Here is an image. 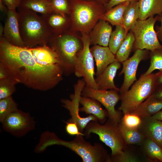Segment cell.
<instances>
[{
  "mask_svg": "<svg viewBox=\"0 0 162 162\" xmlns=\"http://www.w3.org/2000/svg\"><path fill=\"white\" fill-rule=\"evenodd\" d=\"M112 32V27L109 23L100 19L93 28L89 36L90 44L108 46Z\"/></svg>",
  "mask_w": 162,
  "mask_h": 162,
  "instance_id": "cell-18",
  "label": "cell"
},
{
  "mask_svg": "<svg viewBox=\"0 0 162 162\" xmlns=\"http://www.w3.org/2000/svg\"><path fill=\"white\" fill-rule=\"evenodd\" d=\"M155 77L157 86L162 85V70H159L155 74Z\"/></svg>",
  "mask_w": 162,
  "mask_h": 162,
  "instance_id": "cell-41",
  "label": "cell"
},
{
  "mask_svg": "<svg viewBox=\"0 0 162 162\" xmlns=\"http://www.w3.org/2000/svg\"><path fill=\"white\" fill-rule=\"evenodd\" d=\"M16 84L10 79L0 81V99L11 96L16 91Z\"/></svg>",
  "mask_w": 162,
  "mask_h": 162,
  "instance_id": "cell-34",
  "label": "cell"
},
{
  "mask_svg": "<svg viewBox=\"0 0 162 162\" xmlns=\"http://www.w3.org/2000/svg\"><path fill=\"white\" fill-rule=\"evenodd\" d=\"M41 16L52 34H63L62 32L67 24L66 16L53 12L41 15Z\"/></svg>",
  "mask_w": 162,
  "mask_h": 162,
  "instance_id": "cell-22",
  "label": "cell"
},
{
  "mask_svg": "<svg viewBox=\"0 0 162 162\" xmlns=\"http://www.w3.org/2000/svg\"><path fill=\"white\" fill-rule=\"evenodd\" d=\"M141 122V118L139 116L132 113H126L124 114L120 123L128 128L138 129Z\"/></svg>",
  "mask_w": 162,
  "mask_h": 162,
  "instance_id": "cell-33",
  "label": "cell"
},
{
  "mask_svg": "<svg viewBox=\"0 0 162 162\" xmlns=\"http://www.w3.org/2000/svg\"><path fill=\"white\" fill-rule=\"evenodd\" d=\"M4 32V26L2 24L0 25V38L3 36Z\"/></svg>",
  "mask_w": 162,
  "mask_h": 162,
  "instance_id": "cell-46",
  "label": "cell"
},
{
  "mask_svg": "<svg viewBox=\"0 0 162 162\" xmlns=\"http://www.w3.org/2000/svg\"><path fill=\"white\" fill-rule=\"evenodd\" d=\"M65 130L67 133L70 135H82L85 136L84 134L80 131L78 126L75 122L68 121L66 122Z\"/></svg>",
  "mask_w": 162,
  "mask_h": 162,
  "instance_id": "cell-36",
  "label": "cell"
},
{
  "mask_svg": "<svg viewBox=\"0 0 162 162\" xmlns=\"http://www.w3.org/2000/svg\"><path fill=\"white\" fill-rule=\"evenodd\" d=\"M0 11L4 14H7L8 9L2 0H0Z\"/></svg>",
  "mask_w": 162,
  "mask_h": 162,
  "instance_id": "cell-43",
  "label": "cell"
},
{
  "mask_svg": "<svg viewBox=\"0 0 162 162\" xmlns=\"http://www.w3.org/2000/svg\"><path fill=\"white\" fill-rule=\"evenodd\" d=\"M157 86L155 74H142L130 89L120 94L121 103L119 110L123 114L132 112L153 94Z\"/></svg>",
  "mask_w": 162,
  "mask_h": 162,
  "instance_id": "cell-5",
  "label": "cell"
},
{
  "mask_svg": "<svg viewBox=\"0 0 162 162\" xmlns=\"http://www.w3.org/2000/svg\"><path fill=\"white\" fill-rule=\"evenodd\" d=\"M152 95L156 98L162 100V85L157 86Z\"/></svg>",
  "mask_w": 162,
  "mask_h": 162,
  "instance_id": "cell-40",
  "label": "cell"
},
{
  "mask_svg": "<svg viewBox=\"0 0 162 162\" xmlns=\"http://www.w3.org/2000/svg\"><path fill=\"white\" fill-rule=\"evenodd\" d=\"M141 118L142 122L138 129L145 138L152 140L162 148V121L152 116Z\"/></svg>",
  "mask_w": 162,
  "mask_h": 162,
  "instance_id": "cell-15",
  "label": "cell"
},
{
  "mask_svg": "<svg viewBox=\"0 0 162 162\" xmlns=\"http://www.w3.org/2000/svg\"><path fill=\"white\" fill-rule=\"evenodd\" d=\"M146 55L145 50L138 49L131 57L122 63V68L119 75L124 74V77L123 83L119 91L120 94L128 90L137 80L136 74L138 65L144 59Z\"/></svg>",
  "mask_w": 162,
  "mask_h": 162,
  "instance_id": "cell-13",
  "label": "cell"
},
{
  "mask_svg": "<svg viewBox=\"0 0 162 162\" xmlns=\"http://www.w3.org/2000/svg\"><path fill=\"white\" fill-rule=\"evenodd\" d=\"M150 58V65L147 71L143 74L144 75H149L156 70H162V49L151 51Z\"/></svg>",
  "mask_w": 162,
  "mask_h": 162,
  "instance_id": "cell-31",
  "label": "cell"
},
{
  "mask_svg": "<svg viewBox=\"0 0 162 162\" xmlns=\"http://www.w3.org/2000/svg\"><path fill=\"white\" fill-rule=\"evenodd\" d=\"M130 3L124 2L108 10L101 16L100 19L108 22L113 26H123L124 11Z\"/></svg>",
  "mask_w": 162,
  "mask_h": 162,
  "instance_id": "cell-23",
  "label": "cell"
},
{
  "mask_svg": "<svg viewBox=\"0 0 162 162\" xmlns=\"http://www.w3.org/2000/svg\"><path fill=\"white\" fill-rule=\"evenodd\" d=\"M98 2L105 5L110 1V0H94Z\"/></svg>",
  "mask_w": 162,
  "mask_h": 162,
  "instance_id": "cell-45",
  "label": "cell"
},
{
  "mask_svg": "<svg viewBox=\"0 0 162 162\" xmlns=\"http://www.w3.org/2000/svg\"><path fill=\"white\" fill-rule=\"evenodd\" d=\"M139 19L144 20L155 14H162V0H139Z\"/></svg>",
  "mask_w": 162,
  "mask_h": 162,
  "instance_id": "cell-21",
  "label": "cell"
},
{
  "mask_svg": "<svg viewBox=\"0 0 162 162\" xmlns=\"http://www.w3.org/2000/svg\"><path fill=\"white\" fill-rule=\"evenodd\" d=\"M118 92V91L113 89H96L86 85L82 90L81 96L91 98L98 101L105 108L109 118L118 124L122 118L121 111L115 109V106L120 98Z\"/></svg>",
  "mask_w": 162,
  "mask_h": 162,
  "instance_id": "cell-10",
  "label": "cell"
},
{
  "mask_svg": "<svg viewBox=\"0 0 162 162\" xmlns=\"http://www.w3.org/2000/svg\"><path fill=\"white\" fill-rule=\"evenodd\" d=\"M85 86L86 83L83 79L79 80L74 85V92L70 95V99H62L61 100L63 106L68 110L71 116V118L68 121L75 122L82 133L90 122L98 121L97 118L93 115L82 117L79 114L80 98L82 90Z\"/></svg>",
  "mask_w": 162,
  "mask_h": 162,
  "instance_id": "cell-11",
  "label": "cell"
},
{
  "mask_svg": "<svg viewBox=\"0 0 162 162\" xmlns=\"http://www.w3.org/2000/svg\"><path fill=\"white\" fill-rule=\"evenodd\" d=\"M121 67V63L116 61L108 65L102 73L95 79L98 89L101 90H115L119 88L115 85L114 79L118 70Z\"/></svg>",
  "mask_w": 162,
  "mask_h": 162,
  "instance_id": "cell-17",
  "label": "cell"
},
{
  "mask_svg": "<svg viewBox=\"0 0 162 162\" xmlns=\"http://www.w3.org/2000/svg\"><path fill=\"white\" fill-rule=\"evenodd\" d=\"M10 79L5 68L0 64V81Z\"/></svg>",
  "mask_w": 162,
  "mask_h": 162,
  "instance_id": "cell-39",
  "label": "cell"
},
{
  "mask_svg": "<svg viewBox=\"0 0 162 162\" xmlns=\"http://www.w3.org/2000/svg\"><path fill=\"white\" fill-rule=\"evenodd\" d=\"M17 105L11 96L0 99V121L2 123L9 114L18 110Z\"/></svg>",
  "mask_w": 162,
  "mask_h": 162,
  "instance_id": "cell-30",
  "label": "cell"
},
{
  "mask_svg": "<svg viewBox=\"0 0 162 162\" xmlns=\"http://www.w3.org/2000/svg\"><path fill=\"white\" fill-rule=\"evenodd\" d=\"M139 16L138 1L130 2L124 11L122 26L127 33L139 19Z\"/></svg>",
  "mask_w": 162,
  "mask_h": 162,
  "instance_id": "cell-26",
  "label": "cell"
},
{
  "mask_svg": "<svg viewBox=\"0 0 162 162\" xmlns=\"http://www.w3.org/2000/svg\"><path fill=\"white\" fill-rule=\"evenodd\" d=\"M159 16H151L146 19H138L131 29L135 38L133 47L136 50H146L151 51L162 49L154 26Z\"/></svg>",
  "mask_w": 162,
  "mask_h": 162,
  "instance_id": "cell-8",
  "label": "cell"
},
{
  "mask_svg": "<svg viewBox=\"0 0 162 162\" xmlns=\"http://www.w3.org/2000/svg\"><path fill=\"white\" fill-rule=\"evenodd\" d=\"M120 131L126 145L133 144L141 146L145 137L138 129L126 127L121 123L118 124Z\"/></svg>",
  "mask_w": 162,
  "mask_h": 162,
  "instance_id": "cell-24",
  "label": "cell"
},
{
  "mask_svg": "<svg viewBox=\"0 0 162 162\" xmlns=\"http://www.w3.org/2000/svg\"><path fill=\"white\" fill-rule=\"evenodd\" d=\"M0 64L16 84L34 89L46 91L62 79V68L46 67L32 54L30 47L15 46L0 38Z\"/></svg>",
  "mask_w": 162,
  "mask_h": 162,
  "instance_id": "cell-1",
  "label": "cell"
},
{
  "mask_svg": "<svg viewBox=\"0 0 162 162\" xmlns=\"http://www.w3.org/2000/svg\"><path fill=\"white\" fill-rule=\"evenodd\" d=\"M97 135L100 140L111 150V157L114 156L125 150L126 144L118 128V124L109 119L104 124L98 121H92L85 128V136L87 138L91 133Z\"/></svg>",
  "mask_w": 162,
  "mask_h": 162,
  "instance_id": "cell-7",
  "label": "cell"
},
{
  "mask_svg": "<svg viewBox=\"0 0 162 162\" xmlns=\"http://www.w3.org/2000/svg\"><path fill=\"white\" fill-rule=\"evenodd\" d=\"M158 20H160L161 22V26H158L157 28V32L156 33L158 37L162 42V14L159 16Z\"/></svg>",
  "mask_w": 162,
  "mask_h": 162,
  "instance_id": "cell-42",
  "label": "cell"
},
{
  "mask_svg": "<svg viewBox=\"0 0 162 162\" xmlns=\"http://www.w3.org/2000/svg\"><path fill=\"white\" fill-rule=\"evenodd\" d=\"M20 7L41 15L52 12L49 0H22Z\"/></svg>",
  "mask_w": 162,
  "mask_h": 162,
  "instance_id": "cell-27",
  "label": "cell"
},
{
  "mask_svg": "<svg viewBox=\"0 0 162 162\" xmlns=\"http://www.w3.org/2000/svg\"><path fill=\"white\" fill-rule=\"evenodd\" d=\"M73 27L82 33L89 32L104 14L105 5L94 0H69Z\"/></svg>",
  "mask_w": 162,
  "mask_h": 162,
  "instance_id": "cell-4",
  "label": "cell"
},
{
  "mask_svg": "<svg viewBox=\"0 0 162 162\" xmlns=\"http://www.w3.org/2000/svg\"><path fill=\"white\" fill-rule=\"evenodd\" d=\"M141 146L148 161L162 162V148L156 143L145 138Z\"/></svg>",
  "mask_w": 162,
  "mask_h": 162,
  "instance_id": "cell-25",
  "label": "cell"
},
{
  "mask_svg": "<svg viewBox=\"0 0 162 162\" xmlns=\"http://www.w3.org/2000/svg\"><path fill=\"white\" fill-rule=\"evenodd\" d=\"M3 37L9 43L13 45L25 46L20 32L19 15L16 10H9L6 14Z\"/></svg>",
  "mask_w": 162,
  "mask_h": 162,
  "instance_id": "cell-14",
  "label": "cell"
},
{
  "mask_svg": "<svg viewBox=\"0 0 162 162\" xmlns=\"http://www.w3.org/2000/svg\"><path fill=\"white\" fill-rule=\"evenodd\" d=\"M17 8L20 34L25 46L48 45L52 34L41 15L20 6Z\"/></svg>",
  "mask_w": 162,
  "mask_h": 162,
  "instance_id": "cell-3",
  "label": "cell"
},
{
  "mask_svg": "<svg viewBox=\"0 0 162 162\" xmlns=\"http://www.w3.org/2000/svg\"><path fill=\"white\" fill-rule=\"evenodd\" d=\"M9 10H16L21 4L22 0H2Z\"/></svg>",
  "mask_w": 162,
  "mask_h": 162,
  "instance_id": "cell-37",
  "label": "cell"
},
{
  "mask_svg": "<svg viewBox=\"0 0 162 162\" xmlns=\"http://www.w3.org/2000/svg\"><path fill=\"white\" fill-rule=\"evenodd\" d=\"M48 45L56 52L63 74L69 76L74 73L75 60L78 53L82 48L83 44L75 37L65 33L52 34Z\"/></svg>",
  "mask_w": 162,
  "mask_h": 162,
  "instance_id": "cell-6",
  "label": "cell"
},
{
  "mask_svg": "<svg viewBox=\"0 0 162 162\" xmlns=\"http://www.w3.org/2000/svg\"><path fill=\"white\" fill-rule=\"evenodd\" d=\"M128 33L122 26H116L112 32L110 39L108 47L112 52L115 55L125 38Z\"/></svg>",
  "mask_w": 162,
  "mask_h": 162,
  "instance_id": "cell-29",
  "label": "cell"
},
{
  "mask_svg": "<svg viewBox=\"0 0 162 162\" xmlns=\"http://www.w3.org/2000/svg\"><path fill=\"white\" fill-rule=\"evenodd\" d=\"M153 118L162 121V110H160L152 116Z\"/></svg>",
  "mask_w": 162,
  "mask_h": 162,
  "instance_id": "cell-44",
  "label": "cell"
},
{
  "mask_svg": "<svg viewBox=\"0 0 162 162\" xmlns=\"http://www.w3.org/2000/svg\"><path fill=\"white\" fill-rule=\"evenodd\" d=\"M135 38L131 32L127 35L115 55L117 61L122 63L128 59L133 47Z\"/></svg>",
  "mask_w": 162,
  "mask_h": 162,
  "instance_id": "cell-28",
  "label": "cell"
},
{
  "mask_svg": "<svg viewBox=\"0 0 162 162\" xmlns=\"http://www.w3.org/2000/svg\"><path fill=\"white\" fill-rule=\"evenodd\" d=\"M139 0H110L109 2L105 5L106 9L108 10L114 6L122 3L127 2L138 1Z\"/></svg>",
  "mask_w": 162,
  "mask_h": 162,
  "instance_id": "cell-38",
  "label": "cell"
},
{
  "mask_svg": "<svg viewBox=\"0 0 162 162\" xmlns=\"http://www.w3.org/2000/svg\"><path fill=\"white\" fill-rule=\"evenodd\" d=\"M2 123L5 130L18 137L33 130L35 125L34 120L28 113L18 110L8 115Z\"/></svg>",
  "mask_w": 162,
  "mask_h": 162,
  "instance_id": "cell-12",
  "label": "cell"
},
{
  "mask_svg": "<svg viewBox=\"0 0 162 162\" xmlns=\"http://www.w3.org/2000/svg\"><path fill=\"white\" fill-rule=\"evenodd\" d=\"M81 39L83 47L75 60L74 73L77 77H83L86 86L97 89L98 88L94 77V58L89 47V36L87 33H82Z\"/></svg>",
  "mask_w": 162,
  "mask_h": 162,
  "instance_id": "cell-9",
  "label": "cell"
},
{
  "mask_svg": "<svg viewBox=\"0 0 162 162\" xmlns=\"http://www.w3.org/2000/svg\"><path fill=\"white\" fill-rule=\"evenodd\" d=\"M90 49L96 62V76L100 75L110 64L116 61L115 55L108 46L94 45Z\"/></svg>",
  "mask_w": 162,
  "mask_h": 162,
  "instance_id": "cell-16",
  "label": "cell"
},
{
  "mask_svg": "<svg viewBox=\"0 0 162 162\" xmlns=\"http://www.w3.org/2000/svg\"><path fill=\"white\" fill-rule=\"evenodd\" d=\"M140 161L135 154L125 150L114 156H110L109 162H140Z\"/></svg>",
  "mask_w": 162,
  "mask_h": 162,
  "instance_id": "cell-35",
  "label": "cell"
},
{
  "mask_svg": "<svg viewBox=\"0 0 162 162\" xmlns=\"http://www.w3.org/2000/svg\"><path fill=\"white\" fill-rule=\"evenodd\" d=\"M162 109V100L152 94L149 96L133 112L141 117L151 116Z\"/></svg>",
  "mask_w": 162,
  "mask_h": 162,
  "instance_id": "cell-20",
  "label": "cell"
},
{
  "mask_svg": "<svg viewBox=\"0 0 162 162\" xmlns=\"http://www.w3.org/2000/svg\"><path fill=\"white\" fill-rule=\"evenodd\" d=\"M80 103L82 106L80 108V112L95 116L100 124L106 122L108 117L107 111L102 108L101 104L98 101L91 98L81 96Z\"/></svg>",
  "mask_w": 162,
  "mask_h": 162,
  "instance_id": "cell-19",
  "label": "cell"
},
{
  "mask_svg": "<svg viewBox=\"0 0 162 162\" xmlns=\"http://www.w3.org/2000/svg\"><path fill=\"white\" fill-rule=\"evenodd\" d=\"M83 136H76L73 140L67 141L59 139L53 133L47 131L41 135L39 144L43 150L52 145L65 146L80 156L83 162H109L110 156L103 146L99 143L93 145L86 141Z\"/></svg>",
  "mask_w": 162,
  "mask_h": 162,
  "instance_id": "cell-2",
  "label": "cell"
},
{
  "mask_svg": "<svg viewBox=\"0 0 162 162\" xmlns=\"http://www.w3.org/2000/svg\"><path fill=\"white\" fill-rule=\"evenodd\" d=\"M52 12L64 16L70 12L69 0H49Z\"/></svg>",
  "mask_w": 162,
  "mask_h": 162,
  "instance_id": "cell-32",
  "label": "cell"
}]
</instances>
